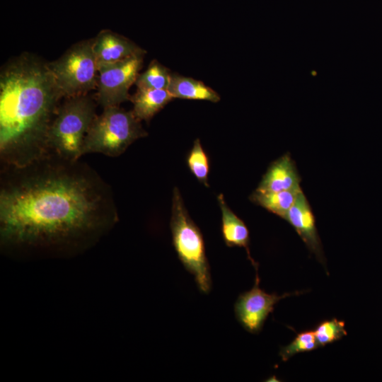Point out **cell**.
Segmentation results:
<instances>
[{"mask_svg": "<svg viewBox=\"0 0 382 382\" xmlns=\"http://www.w3.org/2000/svg\"><path fill=\"white\" fill-rule=\"evenodd\" d=\"M118 219L110 185L79 159L50 152L27 166L1 168L0 243L8 253L76 255Z\"/></svg>", "mask_w": 382, "mask_h": 382, "instance_id": "6da1fadb", "label": "cell"}, {"mask_svg": "<svg viewBox=\"0 0 382 382\" xmlns=\"http://www.w3.org/2000/svg\"><path fill=\"white\" fill-rule=\"evenodd\" d=\"M64 98L48 66L31 54L4 66L0 74L1 168L27 166L50 153L48 134Z\"/></svg>", "mask_w": 382, "mask_h": 382, "instance_id": "7a4b0ae2", "label": "cell"}, {"mask_svg": "<svg viewBox=\"0 0 382 382\" xmlns=\"http://www.w3.org/2000/svg\"><path fill=\"white\" fill-rule=\"evenodd\" d=\"M96 99L87 94L64 98L50 126V152L71 161L83 156L86 134L96 116Z\"/></svg>", "mask_w": 382, "mask_h": 382, "instance_id": "3957f363", "label": "cell"}, {"mask_svg": "<svg viewBox=\"0 0 382 382\" xmlns=\"http://www.w3.org/2000/svg\"><path fill=\"white\" fill-rule=\"evenodd\" d=\"M173 245L185 270L194 276L200 292L207 294L212 289L209 264L202 233L190 216L180 190L173 192L170 223Z\"/></svg>", "mask_w": 382, "mask_h": 382, "instance_id": "277c9868", "label": "cell"}, {"mask_svg": "<svg viewBox=\"0 0 382 382\" xmlns=\"http://www.w3.org/2000/svg\"><path fill=\"white\" fill-rule=\"evenodd\" d=\"M147 134L132 110L120 105L106 107L93 120L84 139L82 154L99 153L117 157Z\"/></svg>", "mask_w": 382, "mask_h": 382, "instance_id": "5b68a950", "label": "cell"}, {"mask_svg": "<svg viewBox=\"0 0 382 382\" xmlns=\"http://www.w3.org/2000/svg\"><path fill=\"white\" fill-rule=\"evenodd\" d=\"M48 66L64 98L87 94L97 87L93 39L75 44Z\"/></svg>", "mask_w": 382, "mask_h": 382, "instance_id": "8992f818", "label": "cell"}, {"mask_svg": "<svg viewBox=\"0 0 382 382\" xmlns=\"http://www.w3.org/2000/svg\"><path fill=\"white\" fill-rule=\"evenodd\" d=\"M144 54L98 67L96 99L103 108L120 105L130 100L129 89L136 82L142 67Z\"/></svg>", "mask_w": 382, "mask_h": 382, "instance_id": "52a82bcc", "label": "cell"}, {"mask_svg": "<svg viewBox=\"0 0 382 382\" xmlns=\"http://www.w3.org/2000/svg\"><path fill=\"white\" fill-rule=\"evenodd\" d=\"M255 282L253 288L241 294L234 305L237 320L249 332L257 333L262 329L268 315L277 302L291 294L277 295L268 294L260 289V278L255 270Z\"/></svg>", "mask_w": 382, "mask_h": 382, "instance_id": "ba28073f", "label": "cell"}, {"mask_svg": "<svg viewBox=\"0 0 382 382\" xmlns=\"http://www.w3.org/2000/svg\"><path fill=\"white\" fill-rule=\"evenodd\" d=\"M298 233L309 250L323 262V252L311 205L301 191L284 219Z\"/></svg>", "mask_w": 382, "mask_h": 382, "instance_id": "9c48e42d", "label": "cell"}, {"mask_svg": "<svg viewBox=\"0 0 382 382\" xmlns=\"http://www.w3.org/2000/svg\"><path fill=\"white\" fill-rule=\"evenodd\" d=\"M93 50L98 67L145 54V51L133 42L106 30L93 39Z\"/></svg>", "mask_w": 382, "mask_h": 382, "instance_id": "30bf717a", "label": "cell"}, {"mask_svg": "<svg viewBox=\"0 0 382 382\" xmlns=\"http://www.w3.org/2000/svg\"><path fill=\"white\" fill-rule=\"evenodd\" d=\"M301 177L289 153L273 161L262 176L256 190L280 192L301 187Z\"/></svg>", "mask_w": 382, "mask_h": 382, "instance_id": "8fae6325", "label": "cell"}, {"mask_svg": "<svg viewBox=\"0 0 382 382\" xmlns=\"http://www.w3.org/2000/svg\"><path fill=\"white\" fill-rule=\"evenodd\" d=\"M217 199L221 212V234L226 245L228 247L244 248L248 260L255 270H257L258 265L250 256L248 227L243 220L228 207L222 194L217 196Z\"/></svg>", "mask_w": 382, "mask_h": 382, "instance_id": "7c38bea8", "label": "cell"}, {"mask_svg": "<svg viewBox=\"0 0 382 382\" xmlns=\"http://www.w3.org/2000/svg\"><path fill=\"white\" fill-rule=\"evenodd\" d=\"M173 98L167 89L137 88L129 100L133 103L132 112L135 117L140 121L149 122Z\"/></svg>", "mask_w": 382, "mask_h": 382, "instance_id": "4fadbf2b", "label": "cell"}, {"mask_svg": "<svg viewBox=\"0 0 382 382\" xmlns=\"http://www.w3.org/2000/svg\"><path fill=\"white\" fill-rule=\"evenodd\" d=\"M168 90L174 98L202 100L213 103L220 100L218 93L202 81L178 74H171Z\"/></svg>", "mask_w": 382, "mask_h": 382, "instance_id": "5bb4252c", "label": "cell"}, {"mask_svg": "<svg viewBox=\"0 0 382 382\" xmlns=\"http://www.w3.org/2000/svg\"><path fill=\"white\" fill-rule=\"evenodd\" d=\"M301 191V187L280 192H260L255 190L249 199L253 203L284 219Z\"/></svg>", "mask_w": 382, "mask_h": 382, "instance_id": "9a60e30c", "label": "cell"}, {"mask_svg": "<svg viewBox=\"0 0 382 382\" xmlns=\"http://www.w3.org/2000/svg\"><path fill=\"white\" fill-rule=\"evenodd\" d=\"M170 76L164 66L154 60L144 72L138 75L135 83L137 88L168 90Z\"/></svg>", "mask_w": 382, "mask_h": 382, "instance_id": "2e32d148", "label": "cell"}, {"mask_svg": "<svg viewBox=\"0 0 382 382\" xmlns=\"http://www.w3.org/2000/svg\"><path fill=\"white\" fill-rule=\"evenodd\" d=\"M186 161L190 170L197 180L204 186L209 187V157L199 139L195 140L192 148L187 156Z\"/></svg>", "mask_w": 382, "mask_h": 382, "instance_id": "e0dca14e", "label": "cell"}, {"mask_svg": "<svg viewBox=\"0 0 382 382\" xmlns=\"http://www.w3.org/2000/svg\"><path fill=\"white\" fill-rule=\"evenodd\" d=\"M318 346H324L346 335L344 321L333 318L320 323L313 330Z\"/></svg>", "mask_w": 382, "mask_h": 382, "instance_id": "ac0fdd59", "label": "cell"}, {"mask_svg": "<svg viewBox=\"0 0 382 382\" xmlns=\"http://www.w3.org/2000/svg\"><path fill=\"white\" fill-rule=\"evenodd\" d=\"M318 347L313 330L305 331L298 334L290 344L282 347L279 355L285 361L297 353L309 352Z\"/></svg>", "mask_w": 382, "mask_h": 382, "instance_id": "d6986e66", "label": "cell"}]
</instances>
